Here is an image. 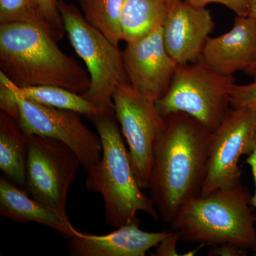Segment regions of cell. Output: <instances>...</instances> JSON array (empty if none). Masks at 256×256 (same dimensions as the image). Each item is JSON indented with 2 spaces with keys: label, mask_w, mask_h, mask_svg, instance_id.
<instances>
[{
  "label": "cell",
  "mask_w": 256,
  "mask_h": 256,
  "mask_svg": "<svg viewBox=\"0 0 256 256\" xmlns=\"http://www.w3.org/2000/svg\"><path fill=\"white\" fill-rule=\"evenodd\" d=\"M214 28L206 8H196L184 1L171 6L163 28L170 56L182 65L198 62Z\"/></svg>",
  "instance_id": "12"
},
{
  "label": "cell",
  "mask_w": 256,
  "mask_h": 256,
  "mask_svg": "<svg viewBox=\"0 0 256 256\" xmlns=\"http://www.w3.org/2000/svg\"><path fill=\"white\" fill-rule=\"evenodd\" d=\"M164 1L166 2V4L169 6L170 9V8H171V6L181 2L184 1V0H164Z\"/></svg>",
  "instance_id": "29"
},
{
  "label": "cell",
  "mask_w": 256,
  "mask_h": 256,
  "mask_svg": "<svg viewBox=\"0 0 256 256\" xmlns=\"http://www.w3.org/2000/svg\"><path fill=\"white\" fill-rule=\"evenodd\" d=\"M87 118L98 132L102 154L88 170L86 186L102 196L106 224L120 228L139 220L138 212H146L158 222L160 217L156 205L143 193L134 175L114 110L98 111Z\"/></svg>",
  "instance_id": "3"
},
{
  "label": "cell",
  "mask_w": 256,
  "mask_h": 256,
  "mask_svg": "<svg viewBox=\"0 0 256 256\" xmlns=\"http://www.w3.org/2000/svg\"><path fill=\"white\" fill-rule=\"evenodd\" d=\"M168 13L164 0H124L120 16L122 41H136L164 28Z\"/></svg>",
  "instance_id": "17"
},
{
  "label": "cell",
  "mask_w": 256,
  "mask_h": 256,
  "mask_svg": "<svg viewBox=\"0 0 256 256\" xmlns=\"http://www.w3.org/2000/svg\"><path fill=\"white\" fill-rule=\"evenodd\" d=\"M248 16L256 20V0H250Z\"/></svg>",
  "instance_id": "28"
},
{
  "label": "cell",
  "mask_w": 256,
  "mask_h": 256,
  "mask_svg": "<svg viewBox=\"0 0 256 256\" xmlns=\"http://www.w3.org/2000/svg\"><path fill=\"white\" fill-rule=\"evenodd\" d=\"M40 16L48 33L58 42L66 33L63 20L58 11V0H35Z\"/></svg>",
  "instance_id": "21"
},
{
  "label": "cell",
  "mask_w": 256,
  "mask_h": 256,
  "mask_svg": "<svg viewBox=\"0 0 256 256\" xmlns=\"http://www.w3.org/2000/svg\"><path fill=\"white\" fill-rule=\"evenodd\" d=\"M16 98L20 110L18 122L26 134L54 138L65 143L78 156L86 171L101 159L100 136L84 124L82 114L34 102L22 94L20 86Z\"/></svg>",
  "instance_id": "10"
},
{
  "label": "cell",
  "mask_w": 256,
  "mask_h": 256,
  "mask_svg": "<svg viewBox=\"0 0 256 256\" xmlns=\"http://www.w3.org/2000/svg\"><path fill=\"white\" fill-rule=\"evenodd\" d=\"M164 118L166 126L154 146L149 188L160 218L170 224L185 202L201 196L212 132L183 112Z\"/></svg>",
  "instance_id": "1"
},
{
  "label": "cell",
  "mask_w": 256,
  "mask_h": 256,
  "mask_svg": "<svg viewBox=\"0 0 256 256\" xmlns=\"http://www.w3.org/2000/svg\"><path fill=\"white\" fill-rule=\"evenodd\" d=\"M233 76L216 73L202 60L178 64L168 92L156 100L160 114L183 112L214 132L232 108Z\"/></svg>",
  "instance_id": "6"
},
{
  "label": "cell",
  "mask_w": 256,
  "mask_h": 256,
  "mask_svg": "<svg viewBox=\"0 0 256 256\" xmlns=\"http://www.w3.org/2000/svg\"><path fill=\"white\" fill-rule=\"evenodd\" d=\"M66 32L90 77L88 90L82 94L100 112L114 110L112 96L122 84H129L124 54L86 20L75 5L58 0Z\"/></svg>",
  "instance_id": "5"
},
{
  "label": "cell",
  "mask_w": 256,
  "mask_h": 256,
  "mask_svg": "<svg viewBox=\"0 0 256 256\" xmlns=\"http://www.w3.org/2000/svg\"><path fill=\"white\" fill-rule=\"evenodd\" d=\"M28 136L18 121L0 112V170L5 178L20 188L26 184Z\"/></svg>",
  "instance_id": "16"
},
{
  "label": "cell",
  "mask_w": 256,
  "mask_h": 256,
  "mask_svg": "<svg viewBox=\"0 0 256 256\" xmlns=\"http://www.w3.org/2000/svg\"><path fill=\"white\" fill-rule=\"evenodd\" d=\"M25 190L37 200L67 214L69 188L82 166L73 150L54 138L28 136Z\"/></svg>",
  "instance_id": "8"
},
{
  "label": "cell",
  "mask_w": 256,
  "mask_h": 256,
  "mask_svg": "<svg viewBox=\"0 0 256 256\" xmlns=\"http://www.w3.org/2000/svg\"><path fill=\"white\" fill-rule=\"evenodd\" d=\"M14 23L33 24L48 32L35 0H0V25Z\"/></svg>",
  "instance_id": "20"
},
{
  "label": "cell",
  "mask_w": 256,
  "mask_h": 256,
  "mask_svg": "<svg viewBox=\"0 0 256 256\" xmlns=\"http://www.w3.org/2000/svg\"><path fill=\"white\" fill-rule=\"evenodd\" d=\"M246 186L190 198L170 223L184 242L202 246L232 244L256 254V215Z\"/></svg>",
  "instance_id": "4"
},
{
  "label": "cell",
  "mask_w": 256,
  "mask_h": 256,
  "mask_svg": "<svg viewBox=\"0 0 256 256\" xmlns=\"http://www.w3.org/2000/svg\"><path fill=\"white\" fill-rule=\"evenodd\" d=\"M18 86L0 72V108L18 121L20 110L16 98Z\"/></svg>",
  "instance_id": "22"
},
{
  "label": "cell",
  "mask_w": 256,
  "mask_h": 256,
  "mask_svg": "<svg viewBox=\"0 0 256 256\" xmlns=\"http://www.w3.org/2000/svg\"><path fill=\"white\" fill-rule=\"evenodd\" d=\"M0 67L20 87L52 86L82 95L90 86L88 70L33 24L0 25Z\"/></svg>",
  "instance_id": "2"
},
{
  "label": "cell",
  "mask_w": 256,
  "mask_h": 256,
  "mask_svg": "<svg viewBox=\"0 0 256 256\" xmlns=\"http://www.w3.org/2000/svg\"><path fill=\"white\" fill-rule=\"evenodd\" d=\"M248 250L232 244L214 246L208 252L212 256H246Z\"/></svg>",
  "instance_id": "26"
},
{
  "label": "cell",
  "mask_w": 256,
  "mask_h": 256,
  "mask_svg": "<svg viewBox=\"0 0 256 256\" xmlns=\"http://www.w3.org/2000/svg\"><path fill=\"white\" fill-rule=\"evenodd\" d=\"M256 136V109L232 108L220 127L212 133L202 196L242 184L239 162L242 156L250 154Z\"/></svg>",
  "instance_id": "9"
},
{
  "label": "cell",
  "mask_w": 256,
  "mask_h": 256,
  "mask_svg": "<svg viewBox=\"0 0 256 256\" xmlns=\"http://www.w3.org/2000/svg\"><path fill=\"white\" fill-rule=\"evenodd\" d=\"M130 84L143 95L158 100L166 94L178 64L165 46L164 28L128 42L122 52Z\"/></svg>",
  "instance_id": "11"
},
{
  "label": "cell",
  "mask_w": 256,
  "mask_h": 256,
  "mask_svg": "<svg viewBox=\"0 0 256 256\" xmlns=\"http://www.w3.org/2000/svg\"><path fill=\"white\" fill-rule=\"evenodd\" d=\"M201 60L216 73L233 76L236 72H256V20L237 16L228 33L207 40Z\"/></svg>",
  "instance_id": "13"
},
{
  "label": "cell",
  "mask_w": 256,
  "mask_h": 256,
  "mask_svg": "<svg viewBox=\"0 0 256 256\" xmlns=\"http://www.w3.org/2000/svg\"><path fill=\"white\" fill-rule=\"evenodd\" d=\"M181 238L178 232L172 230L169 234L156 246V256H180L178 252V244Z\"/></svg>",
  "instance_id": "25"
},
{
  "label": "cell",
  "mask_w": 256,
  "mask_h": 256,
  "mask_svg": "<svg viewBox=\"0 0 256 256\" xmlns=\"http://www.w3.org/2000/svg\"><path fill=\"white\" fill-rule=\"evenodd\" d=\"M140 220L116 229L107 235L79 232L70 238L68 252L72 256H146L156 248L170 232L150 233L140 227Z\"/></svg>",
  "instance_id": "14"
},
{
  "label": "cell",
  "mask_w": 256,
  "mask_h": 256,
  "mask_svg": "<svg viewBox=\"0 0 256 256\" xmlns=\"http://www.w3.org/2000/svg\"><path fill=\"white\" fill-rule=\"evenodd\" d=\"M0 215L18 223H34L46 226L66 238L79 234L67 214L54 210L32 198L26 190L0 178Z\"/></svg>",
  "instance_id": "15"
},
{
  "label": "cell",
  "mask_w": 256,
  "mask_h": 256,
  "mask_svg": "<svg viewBox=\"0 0 256 256\" xmlns=\"http://www.w3.org/2000/svg\"><path fill=\"white\" fill-rule=\"evenodd\" d=\"M196 8H206L207 5L216 3L226 6L237 16H248L250 0H184Z\"/></svg>",
  "instance_id": "24"
},
{
  "label": "cell",
  "mask_w": 256,
  "mask_h": 256,
  "mask_svg": "<svg viewBox=\"0 0 256 256\" xmlns=\"http://www.w3.org/2000/svg\"><path fill=\"white\" fill-rule=\"evenodd\" d=\"M247 164L250 166L252 170L254 183H255V194L252 196V204L256 210V136L254 140V146L250 154L248 156Z\"/></svg>",
  "instance_id": "27"
},
{
  "label": "cell",
  "mask_w": 256,
  "mask_h": 256,
  "mask_svg": "<svg viewBox=\"0 0 256 256\" xmlns=\"http://www.w3.org/2000/svg\"><path fill=\"white\" fill-rule=\"evenodd\" d=\"M254 82L248 85L234 84L232 92L230 106L234 108L249 107L256 109V72Z\"/></svg>",
  "instance_id": "23"
},
{
  "label": "cell",
  "mask_w": 256,
  "mask_h": 256,
  "mask_svg": "<svg viewBox=\"0 0 256 256\" xmlns=\"http://www.w3.org/2000/svg\"><path fill=\"white\" fill-rule=\"evenodd\" d=\"M124 0H80L86 20L114 45L122 41L120 16Z\"/></svg>",
  "instance_id": "18"
},
{
  "label": "cell",
  "mask_w": 256,
  "mask_h": 256,
  "mask_svg": "<svg viewBox=\"0 0 256 256\" xmlns=\"http://www.w3.org/2000/svg\"><path fill=\"white\" fill-rule=\"evenodd\" d=\"M112 100L138 182L142 190L149 188L154 146L166 120L158 111L156 100L138 92L130 82L116 89Z\"/></svg>",
  "instance_id": "7"
},
{
  "label": "cell",
  "mask_w": 256,
  "mask_h": 256,
  "mask_svg": "<svg viewBox=\"0 0 256 256\" xmlns=\"http://www.w3.org/2000/svg\"><path fill=\"white\" fill-rule=\"evenodd\" d=\"M22 94L30 100L56 108L75 111L88 117L98 112V109L80 94L52 86L20 87Z\"/></svg>",
  "instance_id": "19"
}]
</instances>
